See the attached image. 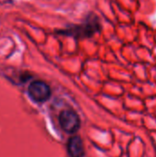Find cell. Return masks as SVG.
I'll list each match as a JSON object with an SVG mask.
<instances>
[{
	"label": "cell",
	"instance_id": "1",
	"mask_svg": "<svg viewBox=\"0 0 156 157\" xmlns=\"http://www.w3.org/2000/svg\"><path fill=\"white\" fill-rule=\"evenodd\" d=\"M100 29L101 26L98 17L94 14H90L82 24L70 26L67 29L59 31V33L75 38H86L96 34L100 30Z\"/></svg>",
	"mask_w": 156,
	"mask_h": 157
},
{
	"label": "cell",
	"instance_id": "2",
	"mask_svg": "<svg viewBox=\"0 0 156 157\" xmlns=\"http://www.w3.org/2000/svg\"><path fill=\"white\" fill-rule=\"evenodd\" d=\"M62 129L68 133H74L80 128L81 122L78 115L72 109L63 110L59 117Z\"/></svg>",
	"mask_w": 156,
	"mask_h": 157
},
{
	"label": "cell",
	"instance_id": "3",
	"mask_svg": "<svg viewBox=\"0 0 156 157\" xmlns=\"http://www.w3.org/2000/svg\"><path fill=\"white\" fill-rule=\"evenodd\" d=\"M29 95L35 102H44L51 97V89L49 86L42 81H34L29 86Z\"/></svg>",
	"mask_w": 156,
	"mask_h": 157
},
{
	"label": "cell",
	"instance_id": "4",
	"mask_svg": "<svg viewBox=\"0 0 156 157\" xmlns=\"http://www.w3.org/2000/svg\"><path fill=\"white\" fill-rule=\"evenodd\" d=\"M68 154L71 157H83L85 151L83 142L80 137L73 136L69 139L67 144Z\"/></svg>",
	"mask_w": 156,
	"mask_h": 157
}]
</instances>
